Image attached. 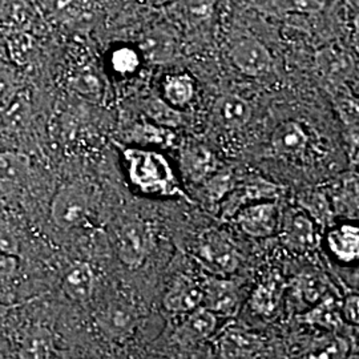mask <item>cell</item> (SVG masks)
Here are the masks:
<instances>
[{
  "label": "cell",
  "mask_w": 359,
  "mask_h": 359,
  "mask_svg": "<svg viewBox=\"0 0 359 359\" xmlns=\"http://www.w3.org/2000/svg\"><path fill=\"white\" fill-rule=\"evenodd\" d=\"M124 160L129 179L142 192L161 196L182 194L175 172L163 154L151 149L128 148Z\"/></svg>",
  "instance_id": "cell-1"
},
{
  "label": "cell",
  "mask_w": 359,
  "mask_h": 359,
  "mask_svg": "<svg viewBox=\"0 0 359 359\" xmlns=\"http://www.w3.org/2000/svg\"><path fill=\"white\" fill-rule=\"evenodd\" d=\"M90 196L81 184L62 187L52 200L51 218L53 224L65 231L83 225L90 216Z\"/></svg>",
  "instance_id": "cell-2"
},
{
  "label": "cell",
  "mask_w": 359,
  "mask_h": 359,
  "mask_svg": "<svg viewBox=\"0 0 359 359\" xmlns=\"http://www.w3.org/2000/svg\"><path fill=\"white\" fill-rule=\"evenodd\" d=\"M196 255L209 269L218 274L233 273L240 265V257L236 246L222 231H206L198 238Z\"/></svg>",
  "instance_id": "cell-3"
},
{
  "label": "cell",
  "mask_w": 359,
  "mask_h": 359,
  "mask_svg": "<svg viewBox=\"0 0 359 359\" xmlns=\"http://www.w3.org/2000/svg\"><path fill=\"white\" fill-rule=\"evenodd\" d=\"M152 249V231L147 222L129 221L116 233L118 258L129 268L140 266Z\"/></svg>",
  "instance_id": "cell-4"
},
{
  "label": "cell",
  "mask_w": 359,
  "mask_h": 359,
  "mask_svg": "<svg viewBox=\"0 0 359 359\" xmlns=\"http://www.w3.org/2000/svg\"><path fill=\"white\" fill-rule=\"evenodd\" d=\"M231 63L246 76L259 77L269 74L273 57L269 50L257 39L243 36L231 44Z\"/></svg>",
  "instance_id": "cell-5"
},
{
  "label": "cell",
  "mask_w": 359,
  "mask_h": 359,
  "mask_svg": "<svg viewBox=\"0 0 359 359\" xmlns=\"http://www.w3.org/2000/svg\"><path fill=\"white\" fill-rule=\"evenodd\" d=\"M237 224L250 237H269L280 228V209L270 201L244 206L237 212Z\"/></svg>",
  "instance_id": "cell-6"
},
{
  "label": "cell",
  "mask_w": 359,
  "mask_h": 359,
  "mask_svg": "<svg viewBox=\"0 0 359 359\" xmlns=\"http://www.w3.org/2000/svg\"><path fill=\"white\" fill-rule=\"evenodd\" d=\"M281 237L283 245L295 253L310 252L318 243L314 222L305 213L297 210L283 219Z\"/></svg>",
  "instance_id": "cell-7"
},
{
  "label": "cell",
  "mask_w": 359,
  "mask_h": 359,
  "mask_svg": "<svg viewBox=\"0 0 359 359\" xmlns=\"http://www.w3.org/2000/svg\"><path fill=\"white\" fill-rule=\"evenodd\" d=\"M203 304L216 316L233 317L240 308L237 285L228 280L209 278L204 285Z\"/></svg>",
  "instance_id": "cell-8"
},
{
  "label": "cell",
  "mask_w": 359,
  "mask_h": 359,
  "mask_svg": "<svg viewBox=\"0 0 359 359\" xmlns=\"http://www.w3.org/2000/svg\"><path fill=\"white\" fill-rule=\"evenodd\" d=\"M204 285L189 277H180L164 297V306L172 313H191L203 304Z\"/></svg>",
  "instance_id": "cell-9"
},
{
  "label": "cell",
  "mask_w": 359,
  "mask_h": 359,
  "mask_svg": "<svg viewBox=\"0 0 359 359\" xmlns=\"http://www.w3.org/2000/svg\"><path fill=\"white\" fill-rule=\"evenodd\" d=\"M309 137L306 130L297 121L280 124L271 136V148L285 158H298L306 152Z\"/></svg>",
  "instance_id": "cell-10"
},
{
  "label": "cell",
  "mask_w": 359,
  "mask_h": 359,
  "mask_svg": "<svg viewBox=\"0 0 359 359\" xmlns=\"http://www.w3.org/2000/svg\"><path fill=\"white\" fill-rule=\"evenodd\" d=\"M253 115L252 105L238 95H225L215 105V116L224 128L241 129L250 121Z\"/></svg>",
  "instance_id": "cell-11"
},
{
  "label": "cell",
  "mask_w": 359,
  "mask_h": 359,
  "mask_svg": "<svg viewBox=\"0 0 359 359\" xmlns=\"http://www.w3.org/2000/svg\"><path fill=\"white\" fill-rule=\"evenodd\" d=\"M218 347L224 359H250L261 348V341L241 329H229L219 337Z\"/></svg>",
  "instance_id": "cell-12"
},
{
  "label": "cell",
  "mask_w": 359,
  "mask_h": 359,
  "mask_svg": "<svg viewBox=\"0 0 359 359\" xmlns=\"http://www.w3.org/2000/svg\"><path fill=\"white\" fill-rule=\"evenodd\" d=\"M316 62L322 76L332 83L342 84L354 72L351 56L337 48H323L317 53Z\"/></svg>",
  "instance_id": "cell-13"
},
{
  "label": "cell",
  "mask_w": 359,
  "mask_h": 359,
  "mask_svg": "<svg viewBox=\"0 0 359 359\" xmlns=\"http://www.w3.org/2000/svg\"><path fill=\"white\" fill-rule=\"evenodd\" d=\"M95 289V273L88 264L76 262L65 273L63 290L71 299L84 302Z\"/></svg>",
  "instance_id": "cell-14"
},
{
  "label": "cell",
  "mask_w": 359,
  "mask_h": 359,
  "mask_svg": "<svg viewBox=\"0 0 359 359\" xmlns=\"http://www.w3.org/2000/svg\"><path fill=\"white\" fill-rule=\"evenodd\" d=\"M327 245L342 262H354L359 257V231L351 224L339 225L327 234Z\"/></svg>",
  "instance_id": "cell-15"
},
{
  "label": "cell",
  "mask_w": 359,
  "mask_h": 359,
  "mask_svg": "<svg viewBox=\"0 0 359 359\" xmlns=\"http://www.w3.org/2000/svg\"><path fill=\"white\" fill-rule=\"evenodd\" d=\"M181 160L185 173L193 181L205 179L213 170V156L205 147L197 142H189L185 149H182Z\"/></svg>",
  "instance_id": "cell-16"
},
{
  "label": "cell",
  "mask_w": 359,
  "mask_h": 359,
  "mask_svg": "<svg viewBox=\"0 0 359 359\" xmlns=\"http://www.w3.org/2000/svg\"><path fill=\"white\" fill-rule=\"evenodd\" d=\"M29 115V103L19 92L7 103L0 104V136L10 135L23 128Z\"/></svg>",
  "instance_id": "cell-17"
},
{
  "label": "cell",
  "mask_w": 359,
  "mask_h": 359,
  "mask_svg": "<svg viewBox=\"0 0 359 359\" xmlns=\"http://www.w3.org/2000/svg\"><path fill=\"white\" fill-rule=\"evenodd\" d=\"M144 52L154 63H167L177 53V43L165 31H151L144 40Z\"/></svg>",
  "instance_id": "cell-18"
},
{
  "label": "cell",
  "mask_w": 359,
  "mask_h": 359,
  "mask_svg": "<svg viewBox=\"0 0 359 359\" xmlns=\"http://www.w3.org/2000/svg\"><path fill=\"white\" fill-rule=\"evenodd\" d=\"M216 326L217 316L204 306H198L191 311L181 330L184 334V338H188L191 341H198L212 335L216 330Z\"/></svg>",
  "instance_id": "cell-19"
},
{
  "label": "cell",
  "mask_w": 359,
  "mask_h": 359,
  "mask_svg": "<svg viewBox=\"0 0 359 359\" xmlns=\"http://www.w3.org/2000/svg\"><path fill=\"white\" fill-rule=\"evenodd\" d=\"M29 160L25 154L0 151V184L16 185L26 179Z\"/></svg>",
  "instance_id": "cell-20"
},
{
  "label": "cell",
  "mask_w": 359,
  "mask_h": 359,
  "mask_svg": "<svg viewBox=\"0 0 359 359\" xmlns=\"http://www.w3.org/2000/svg\"><path fill=\"white\" fill-rule=\"evenodd\" d=\"M304 321L326 329H338L344 323V318L341 309L338 308L334 298L326 297L318 301L314 308L309 310L304 317Z\"/></svg>",
  "instance_id": "cell-21"
},
{
  "label": "cell",
  "mask_w": 359,
  "mask_h": 359,
  "mask_svg": "<svg viewBox=\"0 0 359 359\" xmlns=\"http://www.w3.org/2000/svg\"><path fill=\"white\" fill-rule=\"evenodd\" d=\"M164 95L165 100L170 105L184 107L192 102L194 96V84L193 80L187 75H173L167 77L164 83Z\"/></svg>",
  "instance_id": "cell-22"
},
{
  "label": "cell",
  "mask_w": 359,
  "mask_h": 359,
  "mask_svg": "<svg viewBox=\"0 0 359 359\" xmlns=\"http://www.w3.org/2000/svg\"><path fill=\"white\" fill-rule=\"evenodd\" d=\"M52 350L51 335L44 329L31 330L22 344V351L27 359H50Z\"/></svg>",
  "instance_id": "cell-23"
},
{
  "label": "cell",
  "mask_w": 359,
  "mask_h": 359,
  "mask_svg": "<svg viewBox=\"0 0 359 359\" xmlns=\"http://www.w3.org/2000/svg\"><path fill=\"white\" fill-rule=\"evenodd\" d=\"M102 321L104 329H107L109 333L124 334L130 330L135 321V314L128 306L115 304L104 311Z\"/></svg>",
  "instance_id": "cell-24"
},
{
  "label": "cell",
  "mask_w": 359,
  "mask_h": 359,
  "mask_svg": "<svg viewBox=\"0 0 359 359\" xmlns=\"http://www.w3.org/2000/svg\"><path fill=\"white\" fill-rule=\"evenodd\" d=\"M348 353V344L344 338L332 337L311 347L299 359H345Z\"/></svg>",
  "instance_id": "cell-25"
},
{
  "label": "cell",
  "mask_w": 359,
  "mask_h": 359,
  "mask_svg": "<svg viewBox=\"0 0 359 359\" xmlns=\"http://www.w3.org/2000/svg\"><path fill=\"white\" fill-rule=\"evenodd\" d=\"M280 297H281V290L277 283H261L253 294L252 304L258 313L270 314L274 309L277 308Z\"/></svg>",
  "instance_id": "cell-26"
},
{
  "label": "cell",
  "mask_w": 359,
  "mask_h": 359,
  "mask_svg": "<svg viewBox=\"0 0 359 359\" xmlns=\"http://www.w3.org/2000/svg\"><path fill=\"white\" fill-rule=\"evenodd\" d=\"M271 7L280 13L311 15L321 11L325 0H270Z\"/></svg>",
  "instance_id": "cell-27"
},
{
  "label": "cell",
  "mask_w": 359,
  "mask_h": 359,
  "mask_svg": "<svg viewBox=\"0 0 359 359\" xmlns=\"http://www.w3.org/2000/svg\"><path fill=\"white\" fill-rule=\"evenodd\" d=\"M149 116L160 126L165 127H179L181 124V115L177 109L163 100H151L149 102Z\"/></svg>",
  "instance_id": "cell-28"
},
{
  "label": "cell",
  "mask_w": 359,
  "mask_h": 359,
  "mask_svg": "<svg viewBox=\"0 0 359 359\" xmlns=\"http://www.w3.org/2000/svg\"><path fill=\"white\" fill-rule=\"evenodd\" d=\"M111 63L117 74L129 75L137 69V67L140 65V56L133 48L121 47L112 53Z\"/></svg>",
  "instance_id": "cell-29"
},
{
  "label": "cell",
  "mask_w": 359,
  "mask_h": 359,
  "mask_svg": "<svg viewBox=\"0 0 359 359\" xmlns=\"http://www.w3.org/2000/svg\"><path fill=\"white\" fill-rule=\"evenodd\" d=\"M218 0H184L187 13L194 22H203L212 16Z\"/></svg>",
  "instance_id": "cell-30"
},
{
  "label": "cell",
  "mask_w": 359,
  "mask_h": 359,
  "mask_svg": "<svg viewBox=\"0 0 359 359\" xmlns=\"http://www.w3.org/2000/svg\"><path fill=\"white\" fill-rule=\"evenodd\" d=\"M20 92L18 79L11 69L0 68V104L7 103Z\"/></svg>",
  "instance_id": "cell-31"
},
{
  "label": "cell",
  "mask_w": 359,
  "mask_h": 359,
  "mask_svg": "<svg viewBox=\"0 0 359 359\" xmlns=\"http://www.w3.org/2000/svg\"><path fill=\"white\" fill-rule=\"evenodd\" d=\"M358 295H348L344 302L342 310H341L342 318L351 325H358Z\"/></svg>",
  "instance_id": "cell-32"
},
{
  "label": "cell",
  "mask_w": 359,
  "mask_h": 359,
  "mask_svg": "<svg viewBox=\"0 0 359 359\" xmlns=\"http://www.w3.org/2000/svg\"><path fill=\"white\" fill-rule=\"evenodd\" d=\"M18 265L19 262L15 255L0 250V277H6L15 273V270L18 269Z\"/></svg>",
  "instance_id": "cell-33"
},
{
  "label": "cell",
  "mask_w": 359,
  "mask_h": 359,
  "mask_svg": "<svg viewBox=\"0 0 359 359\" xmlns=\"http://www.w3.org/2000/svg\"><path fill=\"white\" fill-rule=\"evenodd\" d=\"M149 3H152V4H164V3H167L169 0H148Z\"/></svg>",
  "instance_id": "cell-34"
},
{
  "label": "cell",
  "mask_w": 359,
  "mask_h": 359,
  "mask_svg": "<svg viewBox=\"0 0 359 359\" xmlns=\"http://www.w3.org/2000/svg\"><path fill=\"white\" fill-rule=\"evenodd\" d=\"M4 229H0V240H1V237H3V234H4Z\"/></svg>",
  "instance_id": "cell-35"
}]
</instances>
